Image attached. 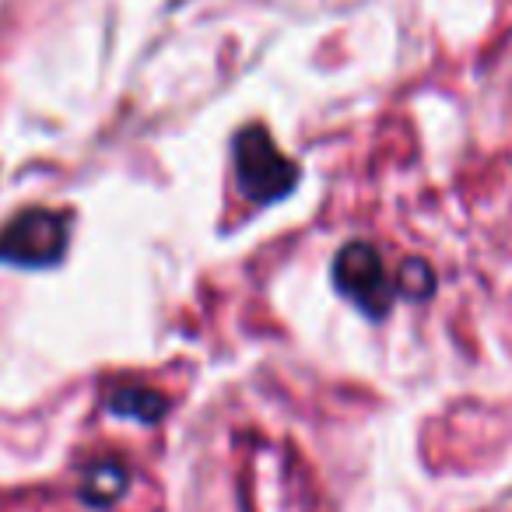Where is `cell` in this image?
<instances>
[{
	"instance_id": "obj_4",
	"label": "cell",
	"mask_w": 512,
	"mask_h": 512,
	"mask_svg": "<svg viewBox=\"0 0 512 512\" xmlns=\"http://www.w3.org/2000/svg\"><path fill=\"white\" fill-rule=\"evenodd\" d=\"M109 407L116 414H127V418H137V421H158L165 414V400L162 393L155 390H141V386H123L109 397Z\"/></svg>"
},
{
	"instance_id": "obj_1",
	"label": "cell",
	"mask_w": 512,
	"mask_h": 512,
	"mask_svg": "<svg viewBox=\"0 0 512 512\" xmlns=\"http://www.w3.org/2000/svg\"><path fill=\"white\" fill-rule=\"evenodd\" d=\"M235 172L253 204H278L299 183V165L285 158L267 127H246L235 137Z\"/></svg>"
},
{
	"instance_id": "obj_6",
	"label": "cell",
	"mask_w": 512,
	"mask_h": 512,
	"mask_svg": "<svg viewBox=\"0 0 512 512\" xmlns=\"http://www.w3.org/2000/svg\"><path fill=\"white\" fill-rule=\"evenodd\" d=\"M435 278L432 271H428L421 260H407L404 267H400V281H397V292L411 295V299H425L428 292H432Z\"/></svg>"
},
{
	"instance_id": "obj_2",
	"label": "cell",
	"mask_w": 512,
	"mask_h": 512,
	"mask_svg": "<svg viewBox=\"0 0 512 512\" xmlns=\"http://www.w3.org/2000/svg\"><path fill=\"white\" fill-rule=\"evenodd\" d=\"M334 285L348 295L365 316H386L397 299V285L386 278V264L376 246L348 242L334 260Z\"/></svg>"
},
{
	"instance_id": "obj_3",
	"label": "cell",
	"mask_w": 512,
	"mask_h": 512,
	"mask_svg": "<svg viewBox=\"0 0 512 512\" xmlns=\"http://www.w3.org/2000/svg\"><path fill=\"white\" fill-rule=\"evenodd\" d=\"M67 249V221L57 211H25L0 232V260L18 267H50Z\"/></svg>"
},
{
	"instance_id": "obj_5",
	"label": "cell",
	"mask_w": 512,
	"mask_h": 512,
	"mask_svg": "<svg viewBox=\"0 0 512 512\" xmlns=\"http://www.w3.org/2000/svg\"><path fill=\"white\" fill-rule=\"evenodd\" d=\"M127 488V470L120 463H95L85 474V498L95 505H109Z\"/></svg>"
}]
</instances>
